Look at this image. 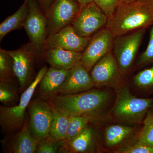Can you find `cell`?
I'll use <instances>...</instances> for the list:
<instances>
[{
    "label": "cell",
    "instance_id": "obj_1",
    "mask_svg": "<svg viewBox=\"0 0 153 153\" xmlns=\"http://www.w3.org/2000/svg\"><path fill=\"white\" fill-rule=\"evenodd\" d=\"M153 25V0L120 1L113 15L108 20L106 28L115 38Z\"/></svg>",
    "mask_w": 153,
    "mask_h": 153
},
{
    "label": "cell",
    "instance_id": "obj_2",
    "mask_svg": "<svg viewBox=\"0 0 153 153\" xmlns=\"http://www.w3.org/2000/svg\"><path fill=\"white\" fill-rule=\"evenodd\" d=\"M48 102L68 116H101L109 101L110 94L93 89L68 95H55L48 97Z\"/></svg>",
    "mask_w": 153,
    "mask_h": 153
},
{
    "label": "cell",
    "instance_id": "obj_3",
    "mask_svg": "<svg viewBox=\"0 0 153 153\" xmlns=\"http://www.w3.org/2000/svg\"><path fill=\"white\" fill-rule=\"evenodd\" d=\"M115 89L116 98L111 111L113 117L123 123H141L153 104V97H137L131 93L127 85H120Z\"/></svg>",
    "mask_w": 153,
    "mask_h": 153
},
{
    "label": "cell",
    "instance_id": "obj_4",
    "mask_svg": "<svg viewBox=\"0 0 153 153\" xmlns=\"http://www.w3.org/2000/svg\"><path fill=\"white\" fill-rule=\"evenodd\" d=\"M48 70L46 66L41 68L33 82L21 95L19 104L12 107L0 106V124L5 131L10 132L21 129L25 120V112L34 94L35 89L39 84Z\"/></svg>",
    "mask_w": 153,
    "mask_h": 153
},
{
    "label": "cell",
    "instance_id": "obj_5",
    "mask_svg": "<svg viewBox=\"0 0 153 153\" xmlns=\"http://www.w3.org/2000/svg\"><path fill=\"white\" fill-rule=\"evenodd\" d=\"M146 31V29H140L114 38L113 53L123 76L131 68Z\"/></svg>",
    "mask_w": 153,
    "mask_h": 153
},
{
    "label": "cell",
    "instance_id": "obj_6",
    "mask_svg": "<svg viewBox=\"0 0 153 153\" xmlns=\"http://www.w3.org/2000/svg\"><path fill=\"white\" fill-rule=\"evenodd\" d=\"M22 27L25 29L30 43L39 55L47 39V21L37 0H29V13Z\"/></svg>",
    "mask_w": 153,
    "mask_h": 153
},
{
    "label": "cell",
    "instance_id": "obj_7",
    "mask_svg": "<svg viewBox=\"0 0 153 153\" xmlns=\"http://www.w3.org/2000/svg\"><path fill=\"white\" fill-rule=\"evenodd\" d=\"M13 60L15 76L22 90L27 88L33 82L36 49L31 43L23 45L15 50H6Z\"/></svg>",
    "mask_w": 153,
    "mask_h": 153
},
{
    "label": "cell",
    "instance_id": "obj_8",
    "mask_svg": "<svg viewBox=\"0 0 153 153\" xmlns=\"http://www.w3.org/2000/svg\"><path fill=\"white\" fill-rule=\"evenodd\" d=\"M80 10L76 0H55L47 12L48 36L71 25Z\"/></svg>",
    "mask_w": 153,
    "mask_h": 153
},
{
    "label": "cell",
    "instance_id": "obj_9",
    "mask_svg": "<svg viewBox=\"0 0 153 153\" xmlns=\"http://www.w3.org/2000/svg\"><path fill=\"white\" fill-rule=\"evenodd\" d=\"M108 20L103 11L92 2L81 8L71 25L79 36L90 38L94 33L106 25Z\"/></svg>",
    "mask_w": 153,
    "mask_h": 153
},
{
    "label": "cell",
    "instance_id": "obj_10",
    "mask_svg": "<svg viewBox=\"0 0 153 153\" xmlns=\"http://www.w3.org/2000/svg\"><path fill=\"white\" fill-rule=\"evenodd\" d=\"M30 128L38 142L49 136L54 118L53 107L49 102L36 100L29 108Z\"/></svg>",
    "mask_w": 153,
    "mask_h": 153
},
{
    "label": "cell",
    "instance_id": "obj_11",
    "mask_svg": "<svg viewBox=\"0 0 153 153\" xmlns=\"http://www.w3.org/2000/svg\"><path fill=\"white\" fill-rule=\"evenodd\" d=\"M114 37L105 27L95 34L82 52L81 62L90 71L94 66L105 55L112 50Z\"/></svg>",
    "mask_w": 153,
    "mask_h": 153
},
{
    "label": "cell",
    "instance_id": "obj_12",
    "mask_svg": "<svg viewBox=\"0 0 153 153\" xmlns=\"http://www.w3.org/2000/svg\"><path fill=\"white\" fill-rule=\"evenodd\" d=\"M95 86L116 88L120 85L121 74L113 53L111 52L92 67L90 74Z\"/></svg>",
    "mask_w": 153,
    "mask_h": 153
},
{
    "label": "cell",
    "instance_id": "obj_13",
    "mask_svg": "<svg viewBox=\"0 0 153 153\" xmlns=\"http://www.w3.org/2000/svg\"><path fill=\"white\" fill-rule=\"evenodd\" d=\"M90 39L79 36L70 25L48 36L44 47L47 49L60 48L82 53Z\"/></svg>",
    "mask_w": 153,
    "mask_h": 153
},
{
    "label": "cell",
    "instance_id": "obj_14",
    "mask_svg": "<svg viewBox=\"0 0 153 153\" xmlns=\"http://www.w3.org/2000/svg\"><path fill=\"white\" fill-rule=\"evenodd\" d=\"M89 72L80 61L69 70L68 76L57 91V94H76L92 89L95 85Z\"/></svg>",
    "mask_w": 153,
    "mask_h": 153
},
{
    "label": "cell",
    "instance_id": "obj_15",
    "mask_svg": "<svg viewBox=\"0 0 153 153\" xmlns=\"http://www.w3.org/2000/svg\"><path fill=\"white\" fill-rule=\"evenodd\" d=\"M82 53L60 48L47 49L45 59L51 67L69 71L81 61Z\"/></svg>",
    "mask_w": 153,
    "mask_h": 153
},
{
    "label": "cell",
    "instance_id": "obj_16",
    "mask_svg": "<svg viewBox=\"0 0 153 153\" xmlns=\"http://www.w3.org/2000/svg\"><path fill=\"white\" fill-rule=\"evenodd\" d=\"M134 133L135 128L133 127L124 125H111L105 129L104 139L105 146L110 149L119 147L121 148L122 145L125 144Z\"/></svg>",
    "mask_w": 153,
    "mask_h": 153
},
{
    "label": "cell",
    "instance_id": "obj_17",
    "mask_svg": "<svg viewBox=\"0 0 153 153\" xmlns=\"http://www.w3.org/2000/svg\"><path fill=\"white\" fill-rule=\"evenodd\" d=\"M68 72L69 71L50 67L39 83L41 94L48 97L56 95L68 76Z\"/></svg>",
    "mask_w": 153,
    "mask_h": 153
},
{
    "label": "cell",
    "instance_id": "obj_18",
    "mask_svg": "<svg viewBox=\"0 0 153 153\" xmlns=\"http://www.w3.org/2000/svg\"><path fill=\"white\" fill-rule=\"evenodd\" d=\"M93 129L88 126L80 134L69 141H65L63 146L72 152H91L94 145Z\"/></svg>",
    "mask_w": 153,
    "mask_h": 153
},
{
    "label": "cell",
    "instance_id": "obj_19",
    "mask_svg": "<svg viewBox=\"0 0 153 153\" xmlns=\"http://www.w3.org/2000/svg\"><path fill=\"white\" fill-rule=\"evenodd\" d=\"M29 13V0H25L24 3L13 14L8 17L0 25V41L13 30L22 27Z\"/></svg>",
    "mask_w": 153,
    "mask_h": 153
},
{
    "label": "cell",
    "instance_id": "obj_20",
    "mask_svg": "<svg viewBox=\"0 0 153 153\" xmlns=\"http://www.w3.org/2000/svg\"><path fill=\"white\" fill-rule=\"evenodd\" d=\"M38 141L32 133L30 126L25 120L12 149L15 153H34L37 150Z\"/></svg>",
    "mask_w": 153,
    "mask_h": 153
},
{
    "label": "cell",
    "instance_id": "obj_21",
    "mask_svg": "<svg viewBox=\"0 0 153 153\" xmlns=\"http://www.w3.org/2000/svg\"><path fill=\"white\" fill-rule=\"evenodd\" d=\"M101 117V116H69L68 131L65 141L71 140L88 126V124L98 120Z\"/></svg>",
    "mask_w": 153,
    "mask_h": 153
},
{
    "label": "cell",
    "instance_id": "obj_22",
    "mask_svg": "<svg viewBox=\"0 0 153 153\" xmlns=\"http://www.w3.org/2000/svg\"><path fill=\"white\" fill-rule=\"evenodd\" d=\"M52 107L54 118L49 136L55 140H65L68 131L69 116Z\"/></svg>",
    "mask_w": 153,
    "mask_h": 153
},
{
    "label": "cell",
    "instance_id": "obj_23",
    "mask_svg": "<svg viewBox=\"0 0 153 153\" xmlns=\"http://www.w3.org/2000/svg\"><path fill=\"white\" fill-rule=\"evenodd\" d=\"M133 83L143 92L153 94V66L135 74L133 78Z\"/></svg>",
    "mask_w": 153,
    "mask_h": 153
},
{
    "label": "cell",
    "instance_id": "obj_24",
    "mask_svg": "<svg viewBox=\"0 0 153 153\" xmlns=\"http://www.w3.org/2000/svg\"><path fill=\"white\" fill-rule=\"evenodd\" d=\"M15 76L12 57L6 50L0 49V82H12Z\"/></svg>",
    "mask_w": 153,
    "mask_h": 153
},
{
    "label": "cell",
    "instance_id": "obj_25",
    "mask_svg": "<svg viewBox=\"0 0 153 153\" xmlns=\"http://www.w3.org/2000/svg\"><path fill=\"white\" fill-rule=\"evenodd\" d=\"M143 122V126L137 141L153 145V104L148 110Z\"/></svg>",
    "mask_w": 153,
    "mask_h": 153
},
{
    "label": "cell",
    "instance_id": "obj_26",
    "mask_svg": "<svg viewBox=\"0 0 153 153\" xmlns=\"http://www.w3.org/2000/svg\"><path fill=\"white\" fill-rule=\"evenodd\" d=\"M65 140H55L50 137H48L38 143L36 153H57L61 146H63Z\"/></svg>",
    "mask_w": 153,
    "mask_h": 153
},
{
    "label": "cell",
    "instance_id": "obj_27",
    "mask_svg": "<svg viewBox=\"0 0 153 153\" xmlns=\"http://www.w3.org/2000/svg\"><path fill=\"white\" fill-rule=\"evenodd\" d=\"M12 82H0V101L5 105H9L16 101L18 98L16 90Z\"/></svg>",
    "mask_w": 153,
    "mask_h": 153
},
{
    "label": "cell",
    "instance_id": "obj_28",
    "mask_svg": "<svg viewBox=\"0 0 153 153\" xmlns=\"http://www.w3.org/2000/svg\"><path fill=\"white\" fill-rule=\"evenodd\" d=\"M115 152L118 153H153V145L147 144L137 141Z\"/></svg>",
    "mask_w": 153,
    "mask_h": 153
},
{
    "label": "cell",
    "instance_id": "obj_29",
    "mask_svg": "<svg viewBox=\"0 0 153 153\" xmlns=\"http://www.w3.org/2000/svg\"><path fill=\"white\" fill-rule=\"evenodd\" d=\"M153 62V25L150 34V39L146 49L137 61V67H142Z\"/></svg>",
    "mask_w": 153,
    "mask_h": 153
},
{
    "label": "cell",
    "instance_id": "obj_30",
    "mask_svg": "<svg viewBox=\"0 0 153 153\" xmlns=\"http://www.w3.org/2000/svg\"><path fill=\"white\" fill-rule=\"evenodd\" d=\"M119 1L120 0H94V1L97 5L103 11L108 19L113 15Z\"/></svg>",
    "mask_w": 153,
    "mask_h": 153
},
{
    "label": "cell",
    "instance_id": "obj_31",
    "mask_svg": "<svg viewBox=\"0 0 153 153\" xmlns=\"http://www.w3.org/2000/svg\"><path fill=\"white\" fill-rule=\"evenodd\" d=\"M53 0H37L39 5L45 11H48Z\"/></svg>",
    "mask_w": 153,
    "mask_h": 153
},
{
    "label": "cell",
    "instance_id": "obj_32",
    "mask_svg": "<svg viewBox=\"0 0 153 153\" xmlns=\"http://www.w3.org/2000/svg\"><path fill=\"white\" fill-rule=\"evenodd\" d=\"M76 1L80 5L81 8L88 4L94 2V0H76Z\"/></svg>",
    "mask_w": 153,
    "mask_h": 153
},
{
    "label": "cell",
    "instance_id": "obj_33",
    "mask_svg": "<svg viewBox=\"0 0 153 153\" xmlns=\"http://www.w3.org/2000/svg\"><path fill=\"white\" fill-rule=\"evenodd\" d=\"M120 1L126 2H133L135 1H138V0H120Z\"/></svg>",
    "mask_w": 153,
    "mask_h": 153
}]
</instances>
